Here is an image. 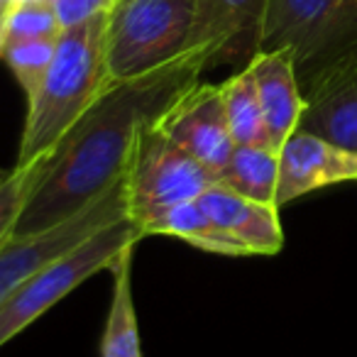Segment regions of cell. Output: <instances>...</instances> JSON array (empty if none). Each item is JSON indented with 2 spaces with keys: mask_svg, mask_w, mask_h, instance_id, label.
I'll list each match as a JSON object with an SVG mask.
<instances>
[{
  "mask_svg": "<svg viewBox=\"0 0 357 357\" xmlns=\"http://www.w3.org/2000/svg\"><path fill=\"white\" fill-rule=\"evenodd\" d=\"M303 100L298 130L357 152V52H342L311 71Z\"/></svg>",
  "mask_w": 357,
  "mask_h": 357,
  "instance_id": "9c48e42d",
  "label": "cell"
},
{
  "mask_svg": "<svg viewBox=\"0 0 357 357\" xmlns=\"http://www.w3.org/2000/svg\"><path fill=\"white\" fill-rule=\"evenodd\" d=\"M56 17L61 22V30H69L81 22L91 20L96 15H103L110 10L113 0H52Z\"/></svg>",
  "mask_w": 357,
  "mask_h": 357,
  "instance_id": "44dd1931",
  "label": "cell"
},
{
  "mask_svg": "<svg viewBox=\"0 0 357 357\" xmlns=\"http://www.w3.org/2000/svg\"><path fill=\"white\" fill-rule=\"evenodd\" d=\"M139 240H142V233H139L137 223L130 220V215H125V218L100 228L98 233L86 238L79 248L61 255L37 277L22 284L0 306V347L10 342L15 335H20L25 328H30L37 318L54 308L61 298L79 289L89 277L110 269L115 257L128 245L139 243Z\"/></svg>",
  "mask_w": 357,
  "mask_h": 357,
  "instance_id": "277c9868",
  "label": "cell"
},
{
  "mask_svg": "<svg viewBox=\"0 0 357 357\" xmlns=\"http://www.w3.org/2000/svg\"><path fill=\"white\" fill-rule=\"evenodd\" d=\"M218 184L257 204L277 206L279 152L272 147L235 144L228 164L218 174Z\"/></svg>",
  "mask_w": 357,
  "mask_h": 357,
  "instance_id": "2e32d148",
  "label": "cell"
},
{
  "mask_svg": "<svg viewBox=\"0 0 357 357\" xmlns=\"http://www.w3.org/2000/svg\"><path fill=\"white\" fill-rule=\"evenodd\" d=\"M218 178L189 152L174 144L167 135L149 123L135 142L132 157L125 169L128 215L139 233L174 206L199 201V196ZM144 238V235H142Z\"/></svg>",
  "mask_w": 357,
  "mask_h": 357,
  "instance_id": "5b68a950",
  "label": "cell"
},
{
  "mask_svg": "<svg viewBox=\"0 0 357 357\" xmlns=\"http://www.w3.org/2000/svg\"><path fill=\"white\" fill-rule=\"evenodd\" d=\"M220 93H223L225 120H228L233 142L255 144V147H272L269 144L267 125H264L262 105H259L257 84H255L250 66H245L243 71L230 76L225 84H220Z\"/></svg>",
  "mask_w": 357,
  "mask_h": 357,
  "instance_id": "e0dca14e",
  "label": "cell"
},
{
  "mask_svg": "<svg viewBox=\"0 0 357 357\" xmlns=\"http://www.w3.org/2000/svg\"><path fill=\"white\" fill-rule=\"evenodd\" d=\"M3 45H6V13L0 15V52H3Z\"/></svg>",
  "mask_w": 357,
  "mask_h": 357,
  "instance_id": "7402d4cb",
  "label": "cell"
},
{
  "mask_svg": "<svg viewBox=\"0 0 357 357\" xmlns=\"http://www.w3.org/2000/svg\"><path fill=\"white\" fill-rule=\"evenodd\" d=\"M248 66L257 84L269 144L279 152L282 144L298 130L303 108H306L296 61L289 50H274L257 52L248 61Z\"/></svg>",
  "mask_w": 357,
  "mask_h": 357,
  "instance_id": "7c38bea8",
  "label": "cell"
},
{
  "mask_svg": "<svg viewBox=\"0 0 357 357\" xmlns=\"http://www.w3.org/2000/svg\"><path fill=\"white\" fill-rule=\"evenodd\" d=\"M142 235L144 238L147 235H169V238L184 240V243L194 245L199 250H206V252L225 255V257H248L250 255L243 243H238L233 235L225 233L223 228H218L204 213L199 201L174 206L172 211H167L159 218H154L152 223L144 225Z\"/></svg>",
  "mask_w": 357,
  "mask_h": 357,
  "instance_id": "9a60e30c",
  "label": "cell"
},
{
  "mask_svg": "<svg viewBox=\"0 0 357 357\" xmlns=\"http://www.w3.org/2000/svg\"><path fill=\"white\" fill-rule=\"evenodd\" d=\"M61 22L52 0H10L6 10L8 40H59Z\"/></svg>",
  "mask_w": 357,
  "mask_h": 357,
  "instance_id": "d6986e66",
  "label": "cell"
},
{
  "mask_svg": "<svg viewBox=\"0 0 357 357\" xmlns=\"http://www.w3.org/2000/svg\"><path fill=\"white\" fill-rule=\"evenodd\" d=\"M154 125L174 144L199 159L215 178L235 149L225 120L220 86L201 84V81L191 84L167 105Z\"/></svg>",
  "mask_w": 357,
  "mask_h": 357,
  "instance_id": "ba28073f",
  "label": "cell"
},
{
  "mask_svg": "<svg viewBox=\"0 0 357 357\" xmlns=\"http://www.w3.org/2000/svg\"><path fill=\"white\" fill-rule=\"evenodd\" d=\"M206 69L208 54L194 50L157 71L110 84L45 157L13 235L59 225L110 189L128 169L139 132Z\"/></svg>",
  "mask_w": 357,
  "mask_h": 357,
  "instance_id": "6da1fadb",
  "label": "cell"
},
{
  "mask_svg": "<svg viewBox=\"0 0 357 357\" xmlns=\"http://www.w3.org/2000/svg\"><path fill=\"white\" fill-rule=\"evenodd\" d=\"M56 52V40H8L0 52V59L13 71L27 103L37 96Z\"/></svg>",
  "mask_w": 357,
  "mask_h": 357,
  "instance_id": "ac0fdd59",
  "label": "cell"
},
{
  "mask_svg": "<svg viewBox=\"0 0 357 357\" xmlns=\"http://www.w3.org/2000/svg\"><path fill=\"white\" fill-rule=\"evenodd\" d=\"M267 0H199L194 50L208 54L211 66L250 61L257 54Z\"/></svg>",
  "mask_w": 357,
  "mask_h": 357,
  "instance_id": "8fae6325",
  "label": "cell"
},
{
  "mask_svg": "<svg viewBox=\"0 0 357 357\" xmlns=\"http://www.w3.org/2000/svg\"><path fill=\"white\" fill-rule=\"evenodd\" d=\"M355 10L357 0H267L257 52L289 50L296 71L323 66L352 30Z\"/></svg>",
  "mask_w": 357,
  "mask_h": 357,
  "instance_id": "52a82bcc",
  "label": "cell"
},
{
  "mask_svg": "<svg viewBox=\"0 0 357 357\" xmlns=\"http://www.w3.org/2000/svg\"><path fill=\"white\" fill-rule=\"evenodd\" d=\"M128 215V196H125V174L98 199L86 208L74 213L40 233L10 235L0 248V306L32 277L50 267L54 259L79 248L86 238L98 233L100 228L115 223Z\"/></svg>",
  "mask_w": 357,
  "mask_h": 357,
  "instance_id": "8992f818",
  "label": "cell"
},
{
  "mask_svg": "<svg viewBox=\"0 0 357 357\" xmlns=\"http://www.w3.org/2000/svg\"><path fill=\"white\" fill-rule=\"evenodd\" d=\"M199 206L218 228L243 243L250 255H277L284 248L277 206L245 199L218 181L199 196Z\"/></svg>",
  "mask_w": 357,
  "mask_h": 357,
  "instance_id": "4fadbf2b",
  "label": "cell"
},
{
  "mask_svg": "<svg viewBox=\"0 0 357 357\" xmlns=\"http://www.w3.org/2000/svg\"><path fill=\"white\" fill-rule=\"evenodd\" d=\"M196 10L199 0H113L105 30L108 86L194 52Z\"/></svg>",
  "mask_w": 357,
  "mask_h": 357,
  "instance_id": "3957f363",
  "label": "cell"
},
{
  "mask_svg": "<svg viewBox=\"0 0 357 357\" xmlns=\"http://www.w3.org/2000/svg\"><path fill=\"white\" fill-rule=\"evenodd\" d=\"M342 181H357V152L335 147L306 130H296L279 149L277 208Z\"/></svg>",
  "mask_w": 357,
  "mask_h": 357,
  "instance_id": "30bf717a",
  "label": "cell"
},
{
  "mask_svg": "<svg viewBox=\"0 0 357 357\" xmlns=\"http://www.w3.org/2000/svg\"><path fill=\"white\" fill-rule=\"evenodd\" d=\"M105 30L108 13L69 27L59 35L50 71L37 96L27 103L25 130L15 164L47 157L108 89Z\"/></svg>",
  "mask_w": 357,
  "mask_h": 357,
  "instance_id": "7a4b0ae2",
  "label": "cell"
},
{
  "mask_svg": "<svg viewBox=\"0 0 357 357\" xmlns=\"http://www.w3.org/2000/svg\"><path fill=\"white\" fill-rule=\"evenodd\" d=\"M42 162L45 157L27 164H15L10 172L0 176V248L13 235V228L20 218L22 206L30 196Z\"/></svg>",
  "mask_w": 357,
  "mask_h": 357,
  "instance_id": "ffe728a7",
  "label": "cell"
},
{
  "mask_svg": "<svg viewBox=\"0 0 357 357\" xmlns=\"http://www.w3.org/2000/svg\"><path fill=\"white\" fill-rule=\"evenodd\" d=\"M8 3H10V0H0V15H3V13H6Z\"/></svg>",
  "mask_w": 357,
  "mask_h": 357,
  "instance_id": "603a6c76",
  "label": "cell"
},
{
  "mask_svg": "<svg viewBox=\"0 0 357 357\" xmlns=\"http://www.w3.org/2000/svg\"><path fill=\"white\" fill-rule=\"evenodd\" d=\"M137 243L128 245L110 264L113 272V294H110L108 316H105L100 357H142L137 311L132 296V257Z\"/></svg>",
  "mask_w": 357,
  "mask_h": 357,
  "instance_id": "5bb4252c",
  "label": "cell"
}]
</instances>
